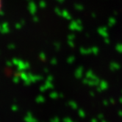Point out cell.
Segmentation results:
<instances>
[{
	"mask_svg": "<svg viewBox=\"0 0 122 122\" xmlns=\"http://www.w3.org/2000/svg\"><path fill=\"white\" fill-rule=\"evenodd\" d=\"M2 0H0V12L2 10Z\"/></svg>",
	"mask_w": 122,
	"mask_h": 122,
	"instance_id": "obj_1",
	"label": "cell"
}]
</instances>
